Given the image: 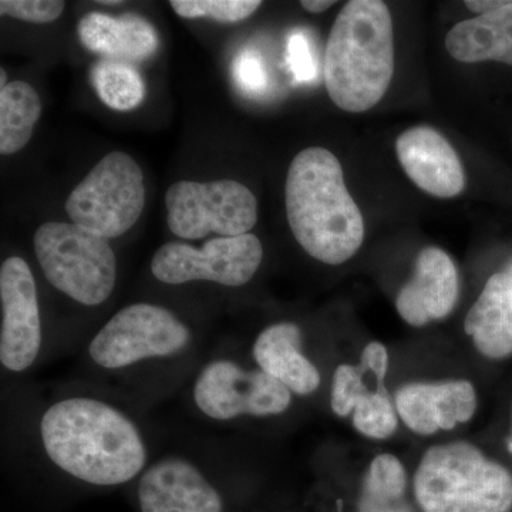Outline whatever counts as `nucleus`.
Masks as SVG:
<instances>
[{"instance_id":"1","label":"nucleus","mask_w":512,"mask_h":512,"mask_svg":"<svg viewBox=\"0 0 512 512\" xmlns=\"http://www.w3.org/2000/svg\"><path fill=\"white\" fill-rule=\"evenodd\" d=\"M39 434L50 463L82 483L127 484L148 466L136 421L97 397H63L50 404L40 417Z\"/></svg>"},{"instance_id":"2","label":"nucleus","mask_w":512,"mask_h":512,"mask_svg":"<svg viewBox=\"0 0 512 512\" xmlns=\"http://www.w3.org/2000/svg\"><path fill=\"white\" fill-rule=\"evenodd\" d=\"M285 197L293 237L316 261L340 265L362 247L363 215L335 154L320 147L301 151L289 165Z\"/></svg>"},{"instance_id":"3","label":"nucleus","mask_w":512,"mask_h":512,"mask_svg":"<svg viewBox=\"0 0 512 512\" xmlns=\"http://www.w3.org/2000/svg\"><path fill=\"white\" fill-rule=\"evenodd\" d=\"M393 72V20L386 3H346L326 45L325 83L330 99L349 113L373 109L389 89Z\"/></svg>"},{"instance_id":"4","label":"nucleus","mask_w":512,"mask_h":512,"mask_svg":"<svg viewBox=\"0 0 512 512\" xmlns=\"http://www.w3.org/2000/svg\"><path fill=\"white\" fill-rule=\"evenodd\" d=\"M423 512H511L512 474L466 441L430 447L414 474Z\"/></svg>"},{"instance_id":"5","label":"nucleus","mask_w":512,"mask_h":512,"mask_svg":"<svg viewBox=\"0 0 512 512\" xmlns=\"http://www.w3.org/2000/svg\"><path fill=\"white\" fill-rule=\"evenodd\" d=\"M33 247L49 284L80 305L99 306L116 288L117 256L109 239L73 222H46Z\"/></svg>"},{"instance_id":"6","label":"nucleus","mask_w":512,"mask_h":512,"mask_svg":"<svg viewBox=\"0 0 512 512\" xmlns=\"http://www.w3.org/2000/svg\"><path fill=\"white\" fill-rule=\"evenodd\" d=\"M191 329L170 309L140 302L120 309L94 335L87 355L106 372H124L154 360L188 352Z\"/></svg>"},{"instance_id":"7","label":"nucleus","mask_w":512,"mask_h":512,"mask_svg":"<svg viewBox=\"0 0 512 512\" xmlns=\"http://www.w3.org/2000/svg\"><path fill=\"white\" fill-rule=\"evenodd\" d=\"M146 204L143 171L133 157L113 151L101 158L67 198L73 224L106 239L136 225Z\"/></svg>"},{"instance_id":"8","label":"nucleus","mask_w":512,"mask_h":512,"mask_svg":"<svg viewBox=\"0 0 512 512\" xmlns=\"http://www.w3.org/2000/svg\"><path fill=\"white\" fill-rule=\"evenodd\" d=\"M168 228L175 237L202 239L210 234L239 237L258 221V202L234 180L178 181L165 194Z\"/></svg>"},{"instance_id":"9","label":"nucleus","mask_w":512,"mask_h":512,"mask_svg":"<svg viewBox=\"0 0 512 512\" xmlns=\"http://www.w3.org/2000/svg\"><path fill=\"white\" fill-rule=\"evenodd\" d=\"M195 406L210 420L269 417L291 407L292 393L261 369H245L231 359H215L202 367L192 384Z\"/></svg>"},{"instance_id":"10","label":"nucleus","mask_w":512,"mask_h":512,"mask_svg":"<svg viewBox=\"0 0 512 512\" xmlns=\"http://www.w3.org/2000/svg\"><path fill=\"white\" fill-rule=\"evenodd\" d=\"M262 258L264 248L254 234L214 238L202 248L168 242L151 259V272L167 285L205 281L238 288L254 278Z\"/></svg>"},{"instance_id":"11","label":"nucleus","mask_w":512,"mask_h":512,"mask_svg":"<svg viewBox=\"0 0 512 512\" xmlns=\"http://www.w3.org/2000/svg\"><path fill=\"white\" fill-rule=\"evenodd\" d=\"M0 303V363L10 373L26 372L40 355L43 330L36 279L20 256H10L0 268Z\"/></svg>"},{"instance_id":"12","label":"nucleus","mask_w":512,"mask_h":512,"mask_svg":"<svg viewBox=\"0 0 512 512\" xmlns=\"http://www.w3.org/2000/svg\"><path fill=\"white\" fill-rule=\"evenodd\" d=\"M141 512H224L220 491L192 461L167 456L138 477Z\"/></svg>"},{"instance_id":"13","label":"nucleus","mask_w":512,"mask_h":512,"mask_svg":"<svg viewBox=\"0 0 512 512\" xmlns=\"http://www.w3.org/2000/svg\"><path fill=\"white\" fill-rule=\"evenodd\" d=\"M394 404L400 419L410 430L431 436L473 419L477 393L468 380L412 383L397 390Z\"/></svg>"},{"instance_id":"14","label":"nucleus","mask_w":512,"mask_h":512,"mask_svg":"<svg viewBox=\"0 0 512 512\" xmlns=\"http://www.w3.org/2000/svg\"><path fill=\"white\" fill-rule=\"evenodd\" d=\"M404 173L420 190L437 198H453L466 187L463 164L443 134L431 127H413L396 140Z\"/></svg>"},{"instance_id":"15","label":"nucleus","mask_w":512,"mask_h":512,"mask_svg":"<svg viewBox=\"0 0 512 512\" xmlns=\"http://www.w3.org/2000/svg\"><path fill=\"white\" fill-rule=\"evenodd\" d=\"M460 284L453 259L436 247L417 256L414 276L396 298V308L409 325L421 328L446 318L456 306Z\"/></svg>"},{"instance_id":"16","label":"nucleus","mask_w":512,"mask_h":512,"mask_svg":"<svg viewBox=\"0 0 512 512\" xmlns=\"http://www.w3.org/2000/svg\"><path fill=\"white\" fill-rule=\"evenodd\" d=\"M252 356L258 369L292 394L309 396L319 389L318 367L303 353L302 332L295 323H275L262 330L252 346Z\"/></svg>"},{"instance_id":"17","label":"nucleus","mask_w":512,"mask_h":512,"mask_svg":"<svg viewBox=\"0 0 512 512\" xmlns=\"http://www.w3.org/2000/svg\"><path fill=\"white\" fill-rule=\"evenodd\" d=\"M77 36L90 52L120 62H140L156 53L158 36L148 20L137 15L89 13L77 25Z\"/></svg>"},{"instance_id":"18","label":"nucleus","mask_w":512,"mask_h":512,"mask_svg":"<svg viewBox=\"0 0 512 512\" xmlns=\"http://www.w3.org/2000/svg\"><path fill=\"white\" fill-rule=\"evenodd\" d=\"M464 330L478 352L490 359L512 355V275L498 272L488 279L464 320Z\"/></svg>"},{"instance_id":"19","label":"nucleus","mask_w":512,"mask_h":512,"mask_svg":"<svg viewBox=\"0 0 512 512\" xmlns=\"http://www.w3.org/2000/svg\"><path fill=\"white\" fill-rule=\"evenodd\" d=\"M446 47L458 62L495 60L512 66V2L457 23L447 33Z\"/></svg>"},{"instance_id":"20","label":"nucleus","mask_w":512,"mask_h":512,"mask_svg":"<svg viewBox=\"0 0 512 512\" xmlns=\"http://www.w3.org/2000/svg\"><path fill=\"white\" fill-rule=\"evenodd\" d=\"M42 114V101L30 84L12 82L0 89V153L12 156L32 138Z\"/></svg>"},{"instance_id":"21","label":"nucleus","mask_w":512,"mask_h":512,"mask_svg":"<svg viewBox=\"0 0 512 512\" xmlns=\"http://www.w3.org/2000/svg\"><path fill=\"white\" fill-rule=\"evenodd\" d=\"M406 488L407 474L399 458L380 454L367 468L357 511L414 512Z\"/></svg>"},{"instance_id":"22","label":"nucleus","mask_w":512,"mask_h":512,"mask_svg":"<svg viewBox=\"0 0 512 512\" xmlns=\"http://www.w3.org/2000/svg\"><path fill=\"white\" fill-rule=\"evenodd\" d=\"M94 90L110 109L130 111L146 96V84L133 64L104 59L92 70Z\"/></svg>"},{"instance_id":"23","label":"nucleus","mask_w":512,"mask_h":512,"mask_svg":"<svg viewBox=\"0 0 512 512\" xmlns=\"http://www.w3.org/2000/svg\"><path fill=\"white\" fill-rule=\"evenodd\" d=\"M352 414L355 429L369 439L386 440L397 430V410L387 389L367 394Z\"/></svg>"},{"instance_id":"24","label":"nucleus","mask_w":512,"mask_h":512,"mask_svg":"<svg viewBox=\"0 0 512 512\" xmlns=\"http://www.w3.org/2000/svg\"><path fill=\"white\" fill-rule=\"evenodd\" d=\"M171 8L180 18H207L221 23H237L254 15L259 0H171Z\"/></svg>"},{"instance_id":"25","label":"nucleus","mask_w":512,"mask_h":512,"mask_svg":"<svg viewBox=\"0 0 512 512\" xmlns=\"http://www.w3.org/2000/svg\"><path fill=\"white\" fill-rule=\"evenodd\" d=\"M369 372L362 365H340L333 373L330 406L339 417H348L353 413L357 403L372 393L365 382Z\"/></svg>"},{"instance_id":"26","label":"nucleus","mask_w":512,"mask_h":512,"mask_svg":"<svg viewBox=\"0 0 512 512\" xmlns=\"http://www.w3.org/2000/svg\"><path fill=\"white\" fill-rule=\"evenodd\" d=\"M66 3L59 0H2L0 13L23 22L50 23L59 19Z\"/></svg>"},{"instance_id":"27","label":"nucleus","mask_w":512,"mask_h":512,"mask_svg":"<svg viewBox=\"0 0 512 512\" xmlns=\"http://www.w3.org/2000/svg\"><path fill=\"white\" fill-rule=\"evenodd\" d=\"M232 72H234L235 83L245 93H261L268 83L264 64L254 52H242L235 59Z\"/></svg>"},{"instance_id":"28","label":"nucleus","mask_w":512,"mask_h":512,"mask_svg":"<svg viewBox=\"0 0 512 512\" xmlns=\"http://www.w3.org/2000/svg\"><path fill=\"white\" fill-rule=\"evenodd\" d=\"M289 66L293 76L299 82H311L316 76V66L313 62L311 46L302 32H293L288 43Z\"/></svg>"},{"instance_id":"29","label":"nucleus","mask_w":512,"mask_h":512,"mask_svg":"<svg viewBox=\"0 0 512 512\" xmlns=\"http://www.w3.org/2000/svg\"><path fill=\"white\" fill-rule=\"evenodd\" d=\"M360 365L366 367L377 382L384 384L386 382L387 369H389V355L387 349L382 343L372 342L363 350L360 357Z\"/></svg>"},{"instance_id":"30","label":"nucleus","mask_w":512,"mask_h":512,"mask_svg":"<svg viewBox=\"0 0 512 512\" xmlns=\"http://www.w3.org/2000/svg\"><path fill=\"white\" fill-rule=\"evenodd\" d=\"M471 12L478 13V16L485 15V13L493 12L495 9H500L505 5V2L500 0H467L464 2Z\"/></svg>"},{"instance_id":"31","label":"nucleus","mask_w":512,"mask_h":512,"mask_svg":"<svg viewBox=\"0 0 512 512\" xmlns=\"http://www.w3.org/2000/svg\"><path fill=\"white\" fill-rule=\"evenodd\" d=\"M301 5L306 12L322 13L325 12V10L332 8V6L335 5V2H333V0H330V2H326V0H312V2H309V0H303Z\"/></svg>"},{"instance_id":"32","label":"nucleus","mask_w":512,"mask_h":512,"mask_svg":"<svg viewBox=\"0 0 512 512\" xmlns=\"http://www.w3.org/2000/svg\"><path fill=\"white\" fill-rule=\"evenodd\" d=\"M507 447H508V451H510L511 456H512V407H511L510 434H508Z\"/></svg>"},{"instance_id":"33","label":"nucleus","mask_w":512,"mask_h":512,"mask_svg":"<svg viewBox=\"0 0 512 512\" xmlns=\"http://www.w3.org/2000/svg\"><path fill=\"white\" fill-rule=\"evenodd\" d=\"M0 80H2V83H0V89H3V87L8 86V83H6V73L3 69L2 72H0Z\"/></svg>"},{"instance_id":"34","label":"nucleus","mask_w":512,"mask_h":512,"mask_svg":"<svg viewBox=\"0 0 512 512\" xmlns=\"http://www.w3.org/2000/svg\"><path fill=\"white\" fill-rule=\"evenodd\" d=\"M99 3H100V5H109V6H111V5H121V3H123V2H119V0H116V2H99Z\"/></svg>"},{"instance_id":"35","label":"nucleus","mask_w":512,"mask_h":512,"mask_svg":"<svg viewBox=\"0 0 512 512\" xmlns=\"http://www.w3.org/2000/svg\"><path fill=\"white\" fill-rule=\"evenodd\" d=\"M510 274L512 275V266H511V269H510Z\"/></svg>"}]
</instances>
